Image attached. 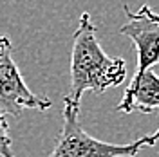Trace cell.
<instances>
[{
  "label": "cell",
  "instance_id": "6da1fadb",
  "mask_svg": "<svg viewBox=\"0 0 159 157\" xmlns=\"http://www.w3.org/2000/svg\"><path fill=\"white\" fill-rule=\"evenodd\" d=\"M127 78V61L109 56L98 40V27L89 13H81L78 27L72 34L70 51V90L65 96L70 103L80 105L83 94L90 90L101 94L118 87Z\"/></svg>",
  "mask_w": 159,
  "mask_h": 157
},
{
  "label": "cell",
  "instance_id": "7a4b0ae2",
  "mask_svg": "<svg viewBox=\"0 0 159 157\" xmlns=\"http://www.w3.org/2000/svg\"><path fill=\"white\" fill-rule=\"evenodd\" d=\"M80 105L70 103L63 98V125L56 145L45 157H134L143 148L156 146L159 143V128L148 136L130 141L125 145L105 143L87 134L80 125Z\"/></svg>",
  "mask_w": 159,
  "mask_h": 157
},
{
  "label": "cell",
  "instance_id": "3957f363",
  "mask_svg": "<svg viewBox=\"0 0 159 157\" xmlns=\"http://www.w3.org/2000/svg\"><path fill=\"white\" fill-rule=\"evenodd\" d=\"M52 101L47 96L34 94L22 78L18 65L13 60L9 36H0V110L18 119L25 110H47Z\"/></svg>",
  "mask_w": 159,
  "mask_h": 157
},
{
  "label": "cell",
  "instance_id": "277c9868",
  "mask_svg": "<svg viewBox=\"0 0 159 157\" xmlns=\"http://www.w3.org/2000/svg\"><path fill=\"white\" fill-rule=\"evenodd\" d=\"M127 13V22L119 27V33L134 43L138 51V65L130 79H138L145 70L159 63V13L143 4L139 11H130L123 6Z\"/></svg>",
  "mask_w": 159,
  "mask_h": 157
},
{
  "label": "cell",
  "instance_id": "5b68a950",
  "mask_svg": "<svg viewBox=\"0 0 159 157\" xmlns=\"http://www.w3.org/2000/svg\"><path fill=\"white\" fill-rule=\"evenodd\" d=\"M116 110L121 114H159V76L148 69L138 79H130Z\"/></svg>",
  "mask_w": 159,
  "mask_h": 157
},
{
  "label": "cell",
  "instance_id": "8992f818",
  "mask_svg": "<svg viewBox=\"0 0 159 157\" xmlns=\"http://www.w3.org/2000/svg\"><path fill=\"white\" fill-rule=\"evenodd\" d=\"M0 157H15L13 152V139L9 136L7 116L0 110Z\"/></svg>",
  "mask_w": 159,
  "mask_h": 157
}]
</instances>
